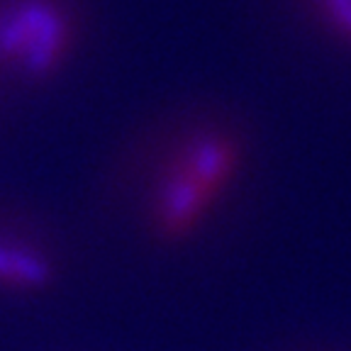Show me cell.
I'll use <instances>...</instances> for the list:
<instances>
[{
    "mask_svg": "<svg viewBox=\"0 0 351 351\" xmlns=\"http://www.w3.org/2000/svg\"><path fill=\"white\" fill-rule=\"evenodd\" d=\"M244 142L225 125L197 127L164 161L149 195L147 217L156 239L178 244L203 227L234 186Z\"/></svg>",
    "mask_w": 351,
    "mask_h": 351,
    "instance_id": "cell-1",
    "label": "cell"
},
{
    "mask_svg": "<svg viewBox=\"0 0 351 351\" xmlns=\"http://www.w3.org/2000/svg\"><path fill=\"white\" fill-rule=\"evenodd\" d=\"M73 0H0V66L27 81L51 78L76 51Z\"/></svg>",
    "mask_w": 351,
    "mask_h": 351,
    "instance_id": "cell-2",
    "label": "cell"
},
{
    "mask_svg": "<svg viewBox=\"0 0 351 351\" xmlns=\"http://www.w3.org/2000/svg\"><path fill=\"white\" fill-rule=\"evenodd\" d=\"M56 278V266L44 249L17 234H0V291L39 293Z\"/></svg>",
    "mask_w": 351,
    "mask_h": 351,
    "instance_id": "cell-3",
    "label": "cell"
},
{
    "mask_svg": "<svg viewBox=\"0 0 351 351\" xmlns=\"http://www.w3.org/2000/svg\"><path fill=\"white\" fill-rule=\"evenodd\" d=\"M307 5L332 37L351 47V0H307Z\"/></svg>",
    "mask_w": 351,
    "mask_h": 351,
    "instance_id": "cell-4",
    "label": "cell"
}]
</instances>
